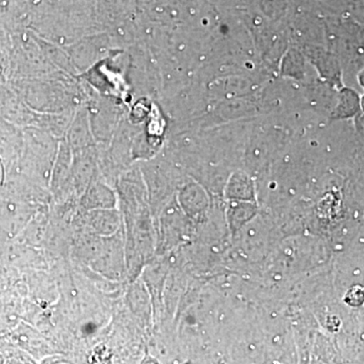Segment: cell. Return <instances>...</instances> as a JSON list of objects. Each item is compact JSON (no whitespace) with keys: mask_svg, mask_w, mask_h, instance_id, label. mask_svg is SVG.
<instances>
[{"mask_svg":"<svg viewBox=\"0 0 364 364\" xmlns=\"http://www.w3.org/2000/svg\"><path fill=\"white\" fill-rule=\"evenodd\" d=\"M44 364H71L69 361L63 360V359H49Z\"/></svg>","mask_w":364,"mask_h":364,"instance_id":"1","label":"cell"},{"mask_svg":"<svg viewBox=\"0 0 364 364\" xmlns=\"http://www.w3.org/2000/svg\"><path fill=\"white\" fill-rule=\"evenodd\" d=\"M0 364H4V363H2L1 359H0Z\"/></svg>","mask_w":364,"mask_h":364,"instance_id":"2","label":"cell"}]
</instances>
